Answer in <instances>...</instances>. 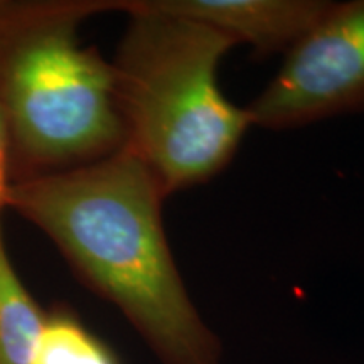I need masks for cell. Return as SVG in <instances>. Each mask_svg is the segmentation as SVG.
<instances>
[{"mask_svg":"<svg viewBox=\"0 0 364 364\" xmlns=\"http://www.w3.org/2000/svg\"><path fill=\"white\" fill-rule=\"evenodd\" d=\"M164 198L152 172L122 147L83 166L11 181L7 208L44 231L164 364H220V343L167 245Z\"/></svg>","mask_w":364,"mask_h":364,"instance_id":"6da1fadb","label":"cell"},{"mask_svg":"<svg viewBox=\"0 0 364 364\" xmlns=\"http://www.w3.org/2000/svg\"><path fill=\"white\" fill-rule=\"evenodd\" d=\"M127 0H0V118L16 179L65 171L125 145L115 71L78 41L80 22Z\"/></svg>","mask_w":364,"mask_h":364,"instance_id":"7a4b0ae2","label":"cell"},{"mask_svg":"<svg viewBox=\"0 0 364 364\" xmlns=\"http://www.w3.org/2000/svg\"><path fill=\"white\" fill-rule=\"evenodd\" d=\"M130 24L115 61L125 145L164 194L216 176L252 122L216 81L236 44L213 27L164 11L156 0H127Z\"/></svg>","mask_w":364,"mask_h":364,"instance_id":"3957f363","label":"cell"},{"mask_svg":"<svg viewBox=\"0 0 364 364\" xmlns=\"http://www.w3.org/2000/svg\"><path fill=\"white\" fill-rule=\"evenodd\" d=\"M364 110V0L331 4L247 108L252 125L297 127Z\"/></svg>","mask_w":364,"mask_h":364,"instance_id":"277c9868","label":"cell"},{"mask_svg":"<svg viewBox=\"0 0 364 364\" xmlns=\"http://www.w3.org/2000/svg\"><path fill=\"white\" fill-rule=\"evenodd\" d=\"M164 11L201 22L267 54L292 49L331 7L318 0H156Z\"/></svg>","mask_w":364,"mask_h":364,"instance_id":"5b68a950","label":"cell"},{"mask_svg":"<svg viewBox=\"0 0 364 364\" xmlns=\"http://www.w3.org/2000/svg\"><path fill=\"white\" fill-rule=\"evenodd\" d=\"M46 318L14 270L0 236V364H33Z\"/></svg>","mask_w":364,"mask_h":364,"instance_id":"8992f818","label":"cell"},{"mask_svg":"<svg viewBox=\"0 0 364 364\" xmlns=\"http://www.w3.org/2000/svg\"><path fill=\"white\" fill-rule=\"evenodd\" d=\"M33 364H117L108 349L68 314L46 318Z\"/></svg>","mask_w":364,"mask_h":364,"instance_id":"52a82bcc","label":"cell"},{"mask_svg":"<svg viewBox=\"0 0 364 364\" xmlns=\"http://www.w3.org/2000/svg\"><path fill=\"white\" fill-rule=\"evenodd\" d=\"M11 186V162H9V145L7 135L0 118V213L7 208V191ZM2 236V233H0Z\"/></svg>","mask_w":364,"mask_h":364,"instance_id":"ba28073f","label":"cell"}]
</instances>
